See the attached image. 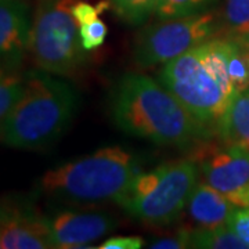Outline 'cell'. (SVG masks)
Masks as SVG:
<instances>
[{
    "label": "cell",
    "mask_w": 249,
    "mask_h": 249,
    "mask_svg": "<svg viewBox=\"0 0 249 249\" xmlns=\"http://www.w3.org/2000/svg\"><path fill=\"white\" fill-rule=\"evenodd\" d=\"M111 116L124 133L180 150L198 147L213 134L160 82L142 73H126L116 82Z\"/></svg>",
    "instance_id": "cell-1"
},
{
    "label": "cell",
    "mask_w": 249,
    "mask_h": 249,
    "mask_svg": "<svg viewBox=\"0 0 249 249\" xmlns=\"http://www.w3.org/2000/svg\"><path fill=\"white\" fill-rule=\"evenodd\" d=\"M158 80L213 133L237 96L229 73L226 39L220 37H212L165 62Z\"/></svg>",
    "instance_id": "cell-2"
},
{
    "label": "cell",
    "mask_w": 249,
    "mask_h": 249,
    "mask_svg": "<svg viewBox=\"0 0 249 249\" xmlns=\"http://www.w3.org/2000/svg\"><path fill=\"white\" fill-rule=\"evenodd\" d=\"M79 96L62 76L40 68L25 73L22 94L6 124L1 142L17 150H43L68 129Z\"/></svg>",
    "instance_id": "cell-3"
},
{
    "label": "cell",
    "mask_w": 249,
    "mask_h": 249,
    "mask_svg": "<svg viewBox=\"0 0 249 249\" xmlns=\"http://www.w3.org/2000/svg\"><path fill=\"white\" fill-rule=\"evenodd\" d=\"M140 172L133 152L114 145L47 170L37 187L40 194L58 204L116 202Z\"/></svg>",
    "instance_id": "cell-4"
},
{
    "label": "cell",
    "mask_w": 249,
    "mask_h": 249,
    "mask_svg": "<svg viewBox=\"0 0 249 249\" xmlns=\"http://www.w3.org/2000/svg\"><path fill=\"white\" fill-rule=\"evenodd\" d=\"M194 158L178 160L139 173L116 204L129 216L152 227H166L187 208L198 178Z\"/></svg>",
    "instance_id": "cell-5"
},
{
    "label": "cell",
    "mask_w": 249,
    "mask_h": 249,
    "mask_svg": "<svg viewBox=\"0 0 249 249\" xmlns=\"http://www.w3.org/2000/svg\"><path fill=\"white\" fill-rule=\"evenodd\" d=\"M78 0H39L31 27L29 52L37 68L68 78L88 61L72 14Z\"/></svg>",
    "instance_id": "cell-6"
},
{
    "label": "cell",
    "mask_w": 249,
    "mask_h": 249,
    "mask_svg": "<svg viewBox=\"0 0 249 249\" xmlns=\"http://www.w3.org/2000/svg\"><path fill=\"white\" fill-rule=\"evenodd\" d=\"M217 31V17L209 11L160 19V22L147 25L137 34L133 43V60L140 68L163 65L214 37Z\"/></svg>",
    "instance_id": "cell-7"
},
{
    "label": "cell",
    "mask_w": 249,
    "mask_h": 249,
    "mask_svg": "<svg viewBox=\"0 0 249 249\" xmlns=\"http://www.w3.org/2000/svg\"><path fill=\"white\" fill-rule=\"evenodd\" d=\"M205 183L222 193L238 208L249 206V151L224 144L205 142L196 147V157Z\"/></svg>",
    "instance_id": "cell-8"
},
{
    "label": "cell",
    "mask_w": 249,
    "mask_h": 249,
    "mask_svg": "<svg viewBox=\"0 0 249 249\" xmlns=\"http://www.w3.org/2000/svg\"><path fill=\"white\" fill-rule=\"evenodd\" d=\"M53 248H89L118 227L114 216L103 212L61 211L46 217Z\"/></svg>",
    "instance_id": "cell-9"
},
{
    "label": "cell",
    "mask_w": 249,
    "mask_h": 249,
    "mask_svg": "<svg viewBox=\"0 0 249 249\" xmlns=\"http://www.w3.org/2000/svg\"><path fill=\"white\" fill-rule=\"evenodd\" d=\"M4 211L0 248L45 249L53 248L45 216L18 205L1 204Z\"/></svg>",
    "instance_id": "cell-10"
},
{
    "label": "cell",
    "mask_w": 249,
    "mask_h": 249,
    "mask_svg": "<svg viewBox=\"0 0 249 249\" xmlns=\"http://www.w3.org/2000/svg\"><path fill=\"white\" fill-rule=\"evenodd\" d=\"M29 7L22 0H0V62L21 65L29 50Z\"/></svg>",
    "instance_id": "cell-11"
},
{
    "label": "cell",
    "mask_w": 249,
    "mask_h": 249,
    "mask_svg": "<svg viewBox=\"0 0 249 249\" xmlns=\"http://www.w3.org/2000/svg\"><path fill=\"white\" fill-rule=\"evenodd\" d=\"M238 206L229 201L222 193L205 181H198L188 199L187 211L191 219L201 227H214L227 224Z\"/></svg>",
    "instance_id": "cell-12"
},
{
    "label": "cell",
    "mask_w": 249,
    "mask_h": 249,
    "mask_svg": "<svg viewBox=\"0 0 249 249\" xmlns=\"http://www.w3.org/2000/svg\"><path fill=\"white\" fill-rule=\"evenodd\" d=\"M216 133L224 144L238 145L249 151V88L232 98Z\"/></svg>",
    "instance_id": "cell-13"
},
{
    "label": "cell",
    "mask_w": 249,
    "mask_h": 249,
    "mask_svg": "<svg viewBox=\"0 0 249 249\" xmlns=\"http://www.w3.org/2000/svg\"><path fill=\"white\" fill-rule=\"evenodd\" d=\"M25 73L19 70V65L0 62V140L10 115L22 94Z\"/></svg>",
    "instance_id": "cell-14"
},
{
    "label": "cell",
    "mask_w": 249,
    "mask_h": 249,
    "mask_svg": "<svg viewBox=\"0 0 249 249\" xmlns=\"http://www.w3.org/2000/svg\"><path fill=\"white\" fill-rule=\"evenodd\" d=\"M190 248L248 249L247 244L231 231L227 224L214 227H196L190 232Z\"/></svg>",
    "instance_id": "cell-15"
},
{
    "label": "cell",
    "mask_w": 249,
    "mask_h": 249,
    "mask_svg": "<svg viewBox=\"0 0 249 249\" xmlns=\"http://www.w3.org/2000/svg\"><path fill=\"white\" fill-rule=\"evenodd\" d=\"M227 60L232 88L238 94L249 88V49L241 37H227Z\"/></svg>",
    "instance_id": "cell-16"
},
{
    "label": "cell",
    "mask_w": 249,
    "mask_h": 249,
    "mask_svg": "<svg viewBox=\"0 0 249 249\" xmlns=\"http://www.w3.org/2000/svg\"><path fill=\"white\" fill-rule=\"evenodd\" d=\"M160 0H109L115 13L130 25H142L155 10Z\"/></svg>",
    "instance_id": "cell-17"
},
{
    "label": "cell",
    "mask_w": 249,
    "mask_h": 249,
    "mask_svg": "<svg viewBox=\"0 0 249 249\" xmlns=\"http://www.w3.org/2000/svg\"><path fill=\"white\" fill-rule=\"evenodd\" d=\"M216 0H160L155 10L158 19L186 17L204 13Z\"/></svg>",
    "instance_id": "cell-18"
},
{
    "label": "cell",
    "mask_w": 249,
    "mask_h": 249,
    "mask_svg": "<svg viewBox=\"0 0 249 249\" xmlns=\"http://www.w3.org/2000/svg\"><path fill=\"white\" fill-rule=\"evenodd\" d=\"M224 25L232 37L249 32V0H226Z\"/></svg>",
    "instance_id": "cell-19"
},
{
    "label": "cell",
    "mask_w": 249,
    "mask_h": 249,
    "mask_svg": "<svg viewBox=\"0 0 249 249\" xmlns=\"http://www.w3.org/2000/svg\"><path fill=\"white\" fill-rule=\"evenodd\" d=\"M108 35V28L106 22L100 18H96L94 21L79 25V36L82 46L86 52L96 50L97 47L104 43Z\"/></svg>",
    "instance_id": "cell-20"
},
{
    "label": "cell",
    "mask_w": 249,
    "mask_h": 249,
    "mask_svg": "<svg viewBox=\"0 0 249 249\" xmlns=\"http://www.w3.org/2000/svg\"><path fill=\"white\" fill-rule=\"evenodd\" d=\"M227 226L242 242L247 244L249 249V206L237 208L229 219Z\"/></svg>",
    "instance_id": "cell-21"
},
{
    "label": "cell",
    "mask_w": 249,
    "mask_h": 249,
    "mask_svg": "<svg viewBox=\"0 0 249 249\" xmlns=\"http://www.w3.org/2000/svg\"><path fill=\"white\" fill-rule=\"evenodd\" d=\"M190 229H180L178 232L169 237H163L158 240H152L148 244V248L154 249H183L190 248Z\"/></svg>",
    "instance_id": "cell-22"
},
{
    "label": "cell",
    "mask_w": 249,
    "mask_h": 249,
    "mask_svg": "<svg viewBox=\"0 0 249 249\" xmlns=\"http://www.w3.org/2000/svg\"><path fill=\"white\" fill-rule=\"evenodd\" d=\"M108 7V3L103 1L97 6H93L88 1H80L78 0L73 7H72V14L75 19L78 21L79 25H83V24H88V22H91L94 21L96 18H98V16L104 11V10Z\"/></svg>",
    "instance_id": "cell-23"
},
{
    "label": "cell",
    "mask_w": 249,
    "mask_h": 249,
    "mask_svg": "<svg viewBox=\"0 0 249 249\" xmlns=\"http://www.w3.org/2000/svg\"><path fill=\"white\" fill-rule=\"evenodd\" d=\"M144 247V241L140 237H111L103 241L98 249H139Z\"/></svg>",
    "instance_id": "cell-24"
},
{
    "label": "cell",
    "mask_w": 249,
    "mask_h": 249,
    "mask_svg": "<svg viewBox=\"0 0 249 249\" xmlns=\"http://www.w3.org/2000/svg\"><path fill=\"white\" fill-rule=\"evenodd\" d=\"M3 219H4V211H3V205L0 204V237H1V227H3Z\"/></svg>",
    "instance_id": "cell-25"
},
{
    "label": "cell",
    "mask_w": 249,
    "mask_h": 249,
    "mask_svg": "<svg viewBox=\"0 0 249 249\" xmlns=\"http://www.w3.org/2000/svg\"><path fill=\"white\" fill-rule=\"evenodd\" d=\"M241 39L244 40V43H245V45H247V47H248V49H249V32L245 36H242Z\"/></svg>",
    "instance_id": "cell-26"
}]
</instances>
